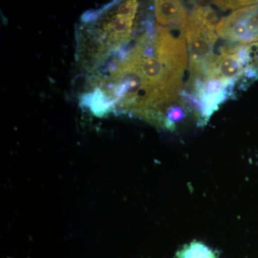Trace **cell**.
Here are the masks:
<instances>
[{"instance_id":"6da1fadb","label":"cell","mask_w":258,"mask_h":258,"mask_svg":"<svg viewBox=\"0 0 258 258\" xmlns=\"http://www.w3.org/2000/svg\"><path fill=\"white\" fill-rule=\"evenodd\" d=\"M157 25L110 64L108 80H98L110 106L149 119L162 120L181 94L187 67L184 34ZM165 118V116H164Z\"/></svg>"},{"instance_id":"277c9868","label":"cell","mask_w":258,"mask_h":258,"mask_svg":"<svg viewBox=\"0 0 258 258\" xmlns=\"http://www.w3.org/2000/svg\"><path fill=\"white\" fill-rule=\"evenodd\" d=\"M216 33L223 40L242 45L258 42V1L222 18L217 23Z\"/></svg>"},{"instance_id":"8992f818","label":"cell","mask_w":258,"mask_h":258,"mask_svg":"<svg viewBox=\"0 0 258 258\" xmlns=\"http://www.w3.org/2000/svg\"><path fill=\"white\" fill-rule=\"evenodd\" d=\"M154 13L161 26L171 30L185 32L188 15L181 2L175 0L155 1Z\"/></svg>"},{"instance_id":"7a4b0ae2","label":"cell","mask_w":258,"mask_h":258,"mask_svg":"<svg viewBox=\"0 0 258 258\" xmlns=\"http://www.w3.org/2000/svg\"><path fill=\"white\" fill-rule=\"evenodd\" d=\"M137 10V1H123L100 10L98 22L83 37L81 50L86 58L92 63L100 62L108 52L128 42Z\"/></svg>"},{"instance_id":"3957f363","label":"cell","mask_w":258,"mask_h":258,"mask_svg":"<svg viewBox=\"0 0 258 258\" xmlns=\"http://www.w3.org/2000/svg\"><path fill=\"white\" fill-rule=\"evenodd\" d=\"M217 16L210 7L195 6L188 15L185 39L189 55L188 83L201 81L214 57Z\"/></svg>"},{"instance_id":"5b68a950","label":"cell","mask_w":258,"mask_h":258,"mask_svg":"<svg viewBox=\"0 0 258 258\" xmlns=\"http://www.w3.org/2000/svg\"><path fill=\"white\" fill-rule=\"evenodd\" d=\"M243 45L222 47L220 53L212 57L203 79L220 80L232 85L239 82L246 69Z\"/></svg>"},{"instance_id":"9c48e42d","label":"cell","mask_w":258,"mask_h":258,"mask_svg":"<svg viewBox=\"0 0 258 258\" xmlns=\"http://www.w3.org/2000/svg\"><path fill=\"white\" fill-rule=\"evenodd\" d=\"M192 258H193V257H192ZM209 258H211V257H209Z\"/></svg>"},{"instance_id":"ba28073f","label":"cell","mask_w":258,"mask_h":258,"mask_svg":"<svg viewBox=\"0 0 258 258\" xmlns=\"http://www.w3.org/2000/svg\"><path fill=\"white\" fill-rule=\"evenodd\" d=\"M257 1H214L212 3L221 10H237L253 5Z\"/></svg>"},{"instance_id":"52a82bcc","label":"cell","mask_w":258,"mask_h":258,"mask_svg":"<svg viewBox=\"0 0 258 258\" xmlns=\"http://www.w3.org/2000/svg\"><path fill=\"white\" fill-rule=\"evenodd\" d=\"M243 51L246 69L258 73V42L244 45Z\"/></svg>"}]
</instances>
